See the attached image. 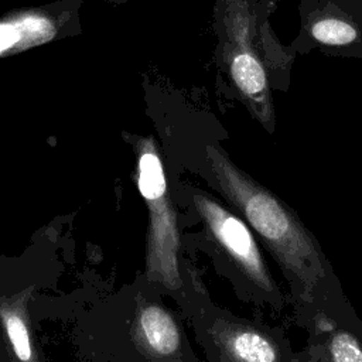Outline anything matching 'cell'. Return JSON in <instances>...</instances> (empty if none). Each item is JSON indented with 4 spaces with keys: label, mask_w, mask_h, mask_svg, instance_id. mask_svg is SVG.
I'll list each match as a JSON object with an SVG mask.
<instances>
[{
    "label": "cell",
    "mask_w": 362,
    "mask_h": 362,
    "mask_svg": "<svg viewBox=\"0 0 362 362\" xmlns=\"http://www.w3.org/2000/svg\"><path fill=\"white\" fill-rule=\"evenodd\" d=\"M85 0H54L13 8L0 17V57L37 47L81 30Z\"/></svg>",
    "instance_id": "5"
},
{
    "label": "cell",
    "mask_w": 362,
    "mask_h": 362,
    "mask_svg": "<svg viewBox=\"0 0 362 362\" xmlns=\"http://www.w3.org/2000/svg\"><path fill=\"white\" fill-rule=\"evenodd\" d=\"M177 113L175 124L168 129L167 147L173 157L165 170L199 177L247 222L288 284L294 324L307 329L315 318L352 307L311 229L225 151L222 140L228 133L216 116L185 96Z\"/></svg>",
    "instance_id": "1"
},
{
    "label": "cell",
    "mask_w": 362,
    "mask_h": 362,
    "mask_svg": "<svg viewBox=\"0 0 362 362\" xmlns=\"http://www.w3.org/2000/svg\"><path fill=\"white\" fill-rule=\"evenodd\" d=\"M137 187L148 206L147 280L160 291L173 297L184 320L194 300L205 290L199 276L184 257L182 228L178 205L174 199L165 165L156 141H140Z\"/></svg>",
    "instance_id": "3"
},
{
    "label": "cell",
    "mask_w": 362,
    "mask_h": 362,
    "mask_svg": "<svg viewBox=\"0 0 362 362\" xmlns=\"http://www.w3.org/2000/svg\"><path fill=\"white\" fill-rule=\"evenodd\" d=\"M178 315L158 300H146L140 304L134 321L136 342L144 356L164 362H197Z\"/></svg>",
    "instance_id": "6"
},
{
    "label": "cell",
    "mask_w": 362,
    "mask_h": 362,
    "mask_svg": "<svg viewBox=\"0 0 362 362\" xmlns=\"http://www.w3.org/2000/svg\"><path fill=\"white\" fill-rule=\"evenodd\" d=\"M167 177L181 208V228L201 225L198 233L187 238L195 240L194 247L212 259L218 274L230 283L238 298L273 314L290 305L288 296L274 280L262 243L247 222L225 201L182 178L180 173H167Z\"/></svg>",
    "instance_id": "2"
},
{
    "label": "cell",
    "mask_w": 362,
    "mask_h": 362,
    "mask_svg": "<svg viewBox=\"0 0 362 362\" xmlns=\"http://www.w3.org/2000/svg\"><path fill=\"white\" fill-rule=\"evenodd\" d=\"M294 362H362V320L354 307L315 318Z\"/></svg>",
    "instance_id": "7"
},
{
    "label": "cell",
    "mask_w": 362,
    "mask_h": 362,
    "mask_svg": "<svg viewBox=\"0 0 362 362\" xmlns=\"http://www.w3.org/2000/svg\"><path fill=\"white\" fill-rule=\"evenodd\" d=\"M311 37L322 45L344 48L359 41V31L344 20L322 18L313 24Z\"/></svg>",
    "instance_id": "8"
},
{
    "label": "cell",
    "mask_w": 362,
    "mask_h": 362,
    "mask_svg": "<svg viewBox=\"0 0 362 362\" xmlns=\"http://www.w3.org/2000/svg\"><path fill=\"white\" fill-rule=\"evenodd\" d=\"M187 320L211 362H294L296 351L283 327L240 317L198 296Z\"/></svg>",
    "instance_id": "4"
},
{
    "label": "cell",
    "mask_w": 362,
    "mask_h": 362,
    "mask_svg": "<svg viewBox=\"0 0 362 362\" xmlns=\"http://www.w3.org/2000/svg\"><path fill=\"white\" fill-rule=\"evenodd\" d=\"M6 325L7 334L10 337V341L13 342L17 356L23 361H28L31 358V348L28 332L24 322L16 315H8L6 320Z\"/></svg>",
    "instance_id": "9"
}]
</instances>
